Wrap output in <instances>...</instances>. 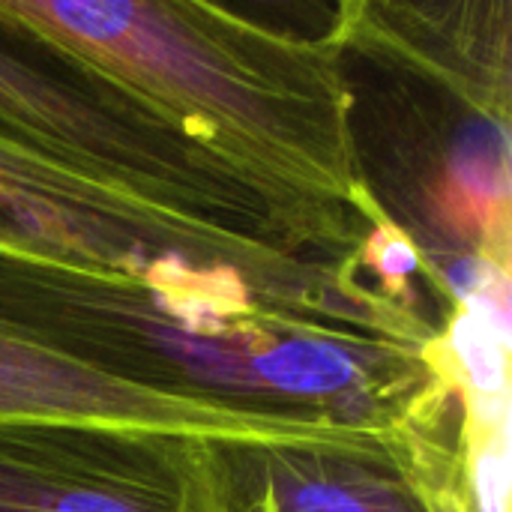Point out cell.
Instances as JSON below:
<instances>
[{"label":"cell","mask_w":512,"mask_h":512,"mask_svg":"<svg viewBox=\"0 0 512 512\" xmlns=\"http://www.w3.org/2000/svg\"><path fill=\"white\" fill-rule=\"evenodd\" d=\"M0 138L150 204L321 258L291 240L282 219L246 180L96 93L3 27Z\"/></svg>","instance_id":"obj_3"},{"label":"cell","mask_w":512,"mask_h":512,"mask_svg":"<svg viewBox=\"0 0 512 512\" xmlns=\"http://www.w3.org/2000/svg\"><path fill=\"white\" fill-rule=\"evenodd\" d=\"M0 420H75L195 438H297L339 426L261 417L213 402L162 396L87 369L0 318Z\"/></svg>","instance_id":"obj_7"},{"label":"cell","mask_w":512,"mask_h":512,"mask_svg":"<svg viewBox=\"0 0 512 512\" xmlns=\"http://www.w3.org/2000/svg\"><path fill=\"white\" fill-rule=\"evenodd\" d=\"M279 282L237 267H84L0 249V318L117 381L261 417L402 432L444 423L447 339L357 276Z\"/></svg>","instance_id":"obj_1"},{"label":"cell","mask_w":512,"mask_h":512,"mask_svg":"<svg viewBox=\"0 0 512 512\" xmlns=\"http://www.w3.org/2000/svg\"><path fill=\"white\" fill-rule=\"evenodd\" d=\"M429 429L210 438L225 512H477L465 450Z\"/></svg>","instance_id":"obj_4"},{"label":"cell","mask_w":512,"mask_h":512,"mask_svg":"<svg viewBox=\"0 0 512 512\" xmlns=\"http://www.w3.org/2000/svg\"><path fill=\"white\" fill-rule=\"evenodd\" d=\"M0 249L150 273L165 264L261 273L273 246L90 180L0 138Z\"/></svg>","instance_id":"obj_5"},{"label":"cell","mask_w":512,"mask_h":512,"mask_svg":"<svg viewBox=\"0 0 512 512\" xmlns=\"http://www.w3.org/2000/svg\"><path fill=\"white\" fill-rule=\"evenodd\" d=\"M210 438L0 420V512H225Z\"/></svg>","instance_id":"obj_6"},{"label":"cell","mask_w":512,"mask_h":512,"mask_svg":"<svg viewBox=\"0 0 512 512\" xmlns=\"http://www.w3.org/2000/svg\"><path fill=\"white\" fill-rule=\"evenodd\" d=\"M0 27L246 180L300 249L351 261L384 225L330 33L204 0H0Z\"/></svg>","instance_id":"obj_2"}]
</instances>
